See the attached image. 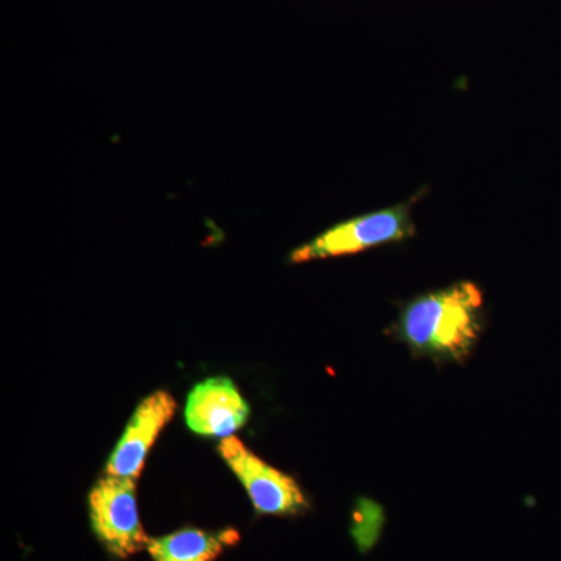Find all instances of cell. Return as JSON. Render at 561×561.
<instances>
[{
	"mask_svg": "<svg viewBox=\"0 0 561 561\" xmlns=\"http://www.w3.org/2000/svg\"><path fill=\"white\" fill-rule=\"evenodd\" d=\"M482 309V290L461 280L408 302L397 334L416 356L461 362L470 356L481 334Z\"/></svg>",
	"mask_w": 561,
	"mask_h": 561,
	"instance_id": "1",
	"label": "cell"
},
{
	"mask_svg": "<svg viewBox=\"0 0 561 561\" xmlns=\"http://www.w3.org/2000/svg\"><path fill=\"white\" fill-rule=\"evenodd\" d=\"M136 481L106 474L94 483L88 496L92 534L117 560L144 551L150 540L139 518Z\"/></svg>",
	"mask_w": 561,
	"mask_h": 561,
	"instance_id": "2",
	"label": "cell"
},
{
	"mask_svg": "<svg viewBox=\"0 0 561 561\" xmlns=\"http://www.w3.org/2000/svg\"><path fill=\"white\" fill-rule=\"evenodd\" d=\"M412 203H402L393 208L342 221L321 232L311 242L291 251L289 261L301 264L327 257L348 256L386 243L405 241L415 234Z\"/></svg>",
	"mask_w": 561,
	"mask_h": 561,
	"instance_id": "3",
	"label": "cell"
},
{
	"mask_svg": "<svg viewBox=\"0 0 561 561\" xmlns=\"http://www.w3.org/2000/svg\"><path fill=\"white\" fill-rule=\"evenodd\" d=\"M219 454L260 515L298 516L309 511L308 497L298 482L250 451L239 438H221Z\"/></svg>",
	"mask_w": 561,
	"mask_h": 561,
	"instance_id": "4",
	"label": "cell"
},
{
	"mask_svg": "<svg viewBox=\"0 0 561 561\" xmlns=\"http://www.w3.org/2000/svg\"><path fill=\"white\" fill-rule=\"evenodd\" d=\"M176 401L169 391L158 390L144 398L133 412L121 440L111 453L106 474L138 479L147 454L162 430L171 423Z\"/></svg>",
	"mask_w": 561,
	"mask_h": 561,
	"instance_id": "5",
	"label": "cell"
},
{
	"mask_svg": "<svg viewBox=\"0 0 561 561\" xmlns=\"http://www.w3.org/2000/svg\"><path fill=\"white\" fill-rule=\"evenodd\" d=\"M250 405L230 378H209L187 397L184 419L195 434L227 438L245 426Z\"/></svg>",
	"mask_w": 561,
	"mask_h": 561,
	"instance_id": "6",
	"label": "cell"
},
{
	"mask_svg": "<svg viewBox=\"0 0 561 561\" xmlns=\"http://www.w3.org/2000/svg\"><path fill=\"white\" fill-rule=\"evenodd\" d=\"M236 529L203 530L186 527L150 538L146 551L151 561H216L228 548L238 545Z\"/></svg>",
	"mask_w": 561,
	"mask_h": 561,
	"instance_id": "7",
	"label": "cell"
},
{
	"mask_svg": "<svg viewBox=\"0 0 561 561\" xmlns=\"http://www.w3.org/2000/svg\"><path fill=\"white\" fill-rule=\"evenodd\" d=\"M386 516L378 504L371 501H365L359 504L354 513V538L362 552L371 551L373 546L378 542L383 530Z\"/></svg>",
	"mask_w": 561,
	"mask_h": 561,
	"instance_id": "8",
	"label": "cell"
}]
</instances>
